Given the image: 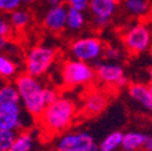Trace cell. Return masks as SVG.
<instances>
[{
    "instance_id": "cell-19",
    "label": "cell",
    "mask_w": 152,
    "mask_h": 151,
    "mask_svg": "<svg viewBox=\"0 0 152 151\" xmlns=\"http://www.w3.org/2000/svg\"><path fill=\"white\" fill-rule=\"evenodd\" d=\"M0 103H21V97L16 85L6 84L0 89Z\"/></svg>"
},
{
    "instance_id": "cell-24",
    "label": "cell",
    "mask_w": 152,
    "mask_h": 151,
    "mask_svg": "<svg viewBox=\"0 0 152 151\" xmlns=\"http://www.w3.org/2000/svg\"><path fill=\"white\" fill-rule=\"evenodd\" d=\"M89 1L91 0H65L69 9H74L83 12L86 9L89 7Z\"/></svg>"
},
{
    "instance_id": "cell-20",
    "label": "cell",
    "mask_w": 152,
    "mask_h": 151,
    "mask_svg": "<svg viewBox=\"0 0 152 151\" xmlns=\"http://www.w3.org/2000/svg\"><path fill=\"white\" fill-rule=\"evenodd\" d=\"M85 26V16L83 12L69 9L68 10V23L66 28L72 30V32H77Z\"/></svg>"
},
{
    "instance_id": "cell-14",
    "label": "cell",
    "mask_w": 152,
    "mask_h": 151,
    "mask_svg": "<svg viewBox=\"0 0 152 151\" xmlns=\"http://www.w3.org/2000/svg\"><path fill=\"white\" fill-rule=\"evenodd\" d=\"M148 137L140 132H127L123 136L122 149L124 151H138L141 147H145Z\"/></svg>"
},
{
    "instance_id": "cell-26",
    "label": "cell",
    "mask_w": 152,
    "mask_h": 151,
    "mask_svg": "<svg viewBox=\"0 0 152 151\" xmlns=\"http://www.w3.org/2000/svg\"><path fill=\"white\" fill-rule=\"evenodd\" d=\"M120 54H121L120 50L116 48V47H112V46L106 47L104 50V53H103L105 59H107V61H116V59H118L120 58Z\"/></svg>"
},
{
    "instance_id": "cell-4",
    "label": "cell",
    "mask_w": 152,
    "mask_h": 151,
    "mask_svg": "<svg viewBox=\"0 0 152 151\" xmlns=\"http://www.w3.org/2000/svg\"><path fill=\"white\" fill-rule=\"evenodd\" d=\"M57 52L51 46L36 45L27 54L26 73L34 78H40L48 71L56 59Z\"/></svg>"
},
{
    "instance_id": "cell-36",
    "label": "cell",
    "mask_w": 152,
    "mask_h": 151,
    "mask_svg": "<svg viewBox=\"0 0 152 151\" xmlns=\"http://www.w3.org/2000/svg\"><path fill=\"white\" fill-rule=\"evenodd\" d=\"M113 1H116V3H117V1H120V0H113Z\"/></svg>"
},
{
    "instance_id": "cell-18",
    "label": "cell",
    "mask_w": 152,
    "mask_h": 151,
    "mask_svg": "<svg viewBox=\"0 0 152 151\" xmlns=\"http://www.w3.org/2000/svg\"><path fill=\"white\" fill-rule=\"evenodd\" d=\"M10 23L15 29H24L30 23V13L26 10L18 9L10 13Z\"/></svg>"
},
{
    "instance_id": "cell-32",
    "label": "cell",
    "mask_w": 152,
    "mask_h": 151,
    "mask_svg": "<svg viewBox=\"0 0 152 151\" xmlns=\"http://www.w3.org/2000/svg\"><path fill=\"white\" fill-rule=\"evenodd\" d=\"M23 1H26V3H31V1H34V0H23Z\"/></svg>"
},
{
    "instance_id": "cell-16",
    "label": "cell",
    "mask_w": 152,
    "mask_h": 151,
    "mask_svg": "<svg viewBox=\"0 0 152 151\" xmlns=\"http://www.w3.org/2000/svg\"><path fill=\"white\" fill-rule=\"evenodd\" d=\"M34 147V137L29 132H22L17 134V138L10 151H31Z\"/></svg>"
},
{
    "instance_id": "cell-10",
    "label": "cell",
    "mask_w": 152,
    "mask_h": 151,
    "mask_svg": "<svg viewBox=\"0 0 152 151\" xmlns=\"http://www.w3.org/2000/svg\"><path fill=\"white\" fill-rule=\"evenodd\" d=\"M116 4L113 0H91L88 9L94 17L97 27L104 28L110 23L111 17L116 11Z\"/></svg>"
},
{
    "instance_id": "cell-9",
    "label": "cell",
    "mask_w": 152,
    "mask_h": 151,
    "mask_svg": "<svg viewBox=\"0 0 152 151\" xmlns=\"http://www.w3.org/2000/svg\"><path fill=\"white\" fill-rule=\"evenodd\" d=\"M94 144V139L86 132H72L62 136L57 141L61 151H82Z\"/></svg>"
},
{
    "instance_id": "cell-15",
    "label": "cell",
    "mask_w": 152,
    "mask_h": 151,
    "mask_svg": "<svg viewBox=\"0 0 152 151\" xmlns=\"http://www.w3.org/2000/svg\"><path fill=\"white\" fill-rule=\"evenodd\" d=\"M123 133L122 132H112L105 139L100 143L99 145V151H116L120 146H122V140H123Z\"/></svg>"
},
{
    "instance_id": "cell-12",
    "label": "cell",
    "mask_w": 152,
    "mask_h": 151,
    "mask_svg": "<svg viewBox=\"0 0 152 151\" xmlns=\"http://www.w3.org/2000/svg\"><path fill=\"white\" fill-rule=\"evenodd\" d=\"M106 104H107V98L103 92L92 91L87 93V96L85 97L82 112L87 117L97 116L100 112H103V110L106 108Z\"/></svg>"
},
{
    "instance_id": "cell-23",
    "label": "cell",
    "mask_w": 152,
    "mask_h": 151,
    "mask_svg": "<svg viewBox=\"0 0 152 151\" xmlns=\"http://www.w3.org/2000/svg\"><path fill=\"white\" fill-rule=\"evenodd\" d=\"M23 0H0V9L3 12L12 13L13 11L18 10Z\"/></svg>"
},
{
    "instance_id": "cell-31",
    "label": "cell",
    "mask_w": 152,
    "mask_h": 151,
    "mask_svg": "<svg viewBox=\"0 0 152 151\" xmlns=\"http://www.w3.org/2000/svg\"><path fill=\"white\" fill-rule=\"evenodd\" d=\"M148 74H150V81H151V85H152V68L150 69V71H148Z\"/></svg>"
},
{
    "instance_id": "cell-17",
    "label": "cell",
    "mask_w": 152,
    "mask_h": 151,
    "mask_svg": "<svg viewBox=\"0 0 152 151\" xmlns=\"http://www.w3.org/2000/svg\"><path fill=\"white\" fill-rule=\"evenodd\" d=\"M126 10L133 16H145L150 11V5L147 0H126Z\"/></svg>"
},
{
    "instance_id": "cell-33",
    "label": "cell",
    "mask_w": 152,
    "mask_h": 151,
    "mask_svg": "<svg viewBox=\"0 0 152 151\" xmlns=\"http://www.w3.org/2000/svg\"><path fill=\"white\" fill-rule=\"evenodd\" d=\"M50 151H61L59 149H53V150H50Z\"/></svg>"
},
{
    "instance_id": "cell-7",
    "label": "cell",
    "mask_w": 152,
    "mask_h": 151,
    "mask_svg": "<svg viewBox=\"0 0 152 151\" xmlns=\"http://www.w3.org/2000/svg\"><path fill=\"white\" fill-rule=\"evenodd\" d=\"M97 78L100 82L112 86V87H122L126 85V75L122 65L117 63H102L97 65L96 69Z\"/></svg>"
},
{
    "instance_id": "cell-35",
    "label": "cell",
    "mask_w": 152,
    "mask_h": 151,
    "mask_svg": "<svg viewBox=\"0 0 152 151\" xmlns=\"http://www.w3.org/2000/svg\"><path fill=\"white\" fill-rule=\"evenodd\" d=\"M150 89H151V94H152V85L150 86Z\"/></svg>"
},
{
    "instance_id": "cell-30",
    "label": "cell",
    "mask_w": 152,
    "mask_h": 151,
    "mask_svg": "<svg viewBox=\"0 0 152 151\" xmlns=\"http://www.w3.org/2000/svg\"><path fill=\"white\" fill-rule=\"evenodd\" d=\"M82 151H99V146H97L96 143H94L93 145H91L89 147H87V149H85Z\"/></svg>"
},
{
    "instance_id": "cell-28",
    "label": "cell",
    "mask_w": 152,
    "mask_h": 151,
    "mask_svg": "<svg viewBox=\"0 0 152 151\" xmlns=\"http://www.w3.org/2000/svg\"><path fill=\"white\" fill-rule=\"evenodd\" d=\"M47 3L51 7H57V6H62L64 5L65 0H47Z\"/></svg>"
},
{
    "instance_id": "cell-5",
    "label": "cell",
    "mask_w": 152,
    "mask_h": 151,
    "mask_svg": "<svg viewBox=\"0 0 152 151\" xmlns=\"http://www.w3.org/2000/svg\"><path fill=\"white\" fill-rule=\"evenodd\" d=\"M103 43L96 36H85L76 39L70 45V52L75 59L89 63L97 61L104 53Z\"/></svg>"
},
{
    "instance_id": "cell-11",
    "label": "cell",
    "mask_w": 152,
    "mask_h": 151,
    "mask_svg": "<svg viewBox=\"0 0 152 151\" xmlns=\"http://www.w3.org/2000/svg\"><path fill=\"white\" fill-rule=\"evenodd\" d=\"M68 10L65 5L50 7L44 17V26L47 30L53 33H61L66 28L68 23Z\"/></svg>"
},
{
    "instance_id": "cell-34",
    "label": "cell",
    "mask_w": 152,
    "mask_h": 151,
    "mask_svg": "<svg viewBox=\"0 0 152 151\" xmlns=\"http://www.w3.org/2000/svg\"><path fill=\"white\" fill-rule=\"evenodd\" d=\"M150 13H151V17H152V7H151V10H150Z\"/></svg>"
},
{
    "instance_id": "cell-22",
    "label": "cell",
    "mask_w": 152,
    "mask_h": 151,
    "mask_svg": "<svg viewBox=\"0 0 152 151\" xmlns=\"http://www.w3.org/2000/svg\"><path fill=\"white\" fill-rule=\"evenodd\" d=\"M16 138L17 134L15 130L0 129V151H10Z\"/></svg>"
},
{
    "instance_id": "cell-1",
    "label": "cell",
    "mask_w": 152,
    "mask_h": 151,
    "mask_svg": "<svg viewBox=\"0 0 152 151\" xmlns=\"http://www.w3.org/2000/svg\"><path fill=\"white\" fill-rule=\"evenodd\" d=\"M76 108L74 102L66 97H59L56 102L47 105L39 117L44 129L51 134L62 133L68 129L75 117Z\"/></svg>"
},
{
    "instance_id": "cell-25",
    "label": "cell",
    "mask_w": 152,
    "mask_h": 151,
    "mask_svg": "<svg viewBox=\"0 0 152 151\" xmlns=\"http://www.w3.org/2000/svg\"><path fill=\"white\" fill-rule=\"evenodd\" d=\"M58 98H59V96H58V93H57L56 89H53L51 87H45L44 88V99H45L47 105L52 104L53 102H56Z\"/></svg>"
},
{
    "instance_id": "cell-21",
    "label": "cell",
    "mask_w": 152,
    "mask_h": 151,
    "mask_svg": "<svg viewBox=\"0 0 152 151\" xmlns=\"http://www.w3.org/2000/svg\"><path fill=\"white\" fill-rule=\"evenodd\" d=\"M17 73V65L16 63L9 58L7 56H1L0 57V75L4 79H10L15 76Z\"/></svg>"
},
{
    "instance_id": "cell-27",
    "label": "cell",
    "mask_w": 152,
    "mask_h": 151,
    "mask_svg": "<svg viewBox=\"0 0 152 151\" xmlns=\"http://www.w3.org/2000/svg\"><path fill=\"white\" fill-rule=\"evenodd\" d=\"M11 23L10 21H6V20H1L0 21V36L1 37H7L11 33Z\"/></svg>"
},
{
    "instance_id": "cell-29",
    "label": "cell",
    "mask_w": 152,
    "mask_h": 151,
    "mask_svg": "<svg viewBox=\"0 0 152 151\" xmlns=\"http://www.w3.org/2000/svg\"><path fill=\"white\" fill-rule=\"evenodd\" d=\"M145 150L152 151V136L148 137V139H147V141H146V145H145Z\"/></svg>"
},
{
    "instance_id": "cell-8",
    "label": "cell",
    "mask_w": 152,
    "mask_h": 151,
    "mask_svg": "<svg viewBox=\"0 0 152 151\" xmlns=\"http://www.w3.org/2000/svg\"><path fill=\"white\" fill-rule=\"evenodd\" d=\"M22 116L20 103H0V129L16 130L21 128Z\"/></svg>"
},
{
    "instance_id": "cell-2",
    "label": "cell",
    "mask_w": 152,
    "mask_h": 151,
    "mask_svg": "<svg viewBox=\"0 0 152 151\" xmlns=\"http://www.w3.org/2000/svg\"><path fill=\"white\" fill-rule=\"evenodd\" d=\"M15 85L26 111L33 117H40L47 104L44 99V88L37 78L23 73L16 78Z\"/></svg>"
},
{
    "instance_id": "cell-13",
    "label": "cell",
    "mask_w": 152,
    "mask_h": 151,
    "mask_svg": "<svg viewBox=\"0 0 152 151\" xmlns=\"http://www.w3.org/2000/svg\"><path fill=\"white\" fill-rule=\"evenodd\" d=\"M128 94L140 106L152 111V94L150 86L139 82H132L128 86Z\"/></svg>"
},
{
    "instance_id": "cell-6",
    "label": "cell",
    "mask_w": 152,
    "mask_h": 151,
    "mask_svg": "<svg viewBox=\"0 0 152 151\" xmlns=\"http://www.w3.org/2000/svg\"><path fill=\"white\" fill-rule=\"evenodd\" d=\"M151 32L144 23L132 26L123 35V44L132 54H139L151 45Z\"/></svg>"
},
{
    "instance_id": "cell-3",
    "label": "cell",
    "mask_w": 152,
    "mask_h": 151,
    "mask_svg": "<svg viewBox=\"0 0 152 151\" xmlns=\"http://www.w3.org/2000/svg\"><path fill=\"white\" fill-rule=\"evenodd\" d=\"M61 76L66 87H79L91 84L97 76V73L89 63L69 59L62 65Z\"/></svg>"
}]
</instances>
